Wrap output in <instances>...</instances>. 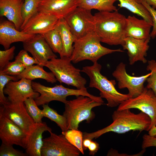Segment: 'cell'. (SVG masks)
Returning <instances> with one entry per match:
<instances>
[{"mask_svg":"<svg viewBox=\"0 0 156 156\" xmlns=\"http://www.w3.org/2000/svg\"><path fill=\"white\" fill-rule=\"evenodd\" d=\"M112 118V123L107 126L96 131L83 133V138L96 139L109 132L122 134L131 131H148L151 124L149 117L141 112L138 114L132 112L129 109L115 111Z\"/></svg>","mask_w":156,"mask_h":156,"instance_id":"cell-1","label":"cell"},{"mask_svg":"<svg viewBox=\"0 0 156 156\" xmlns=\"http://www.w3.org/2000/svg\"><path fill=\"white\" fill-rule=\"evenodd\" d=\"M94 31L101 42L110 45L124 43L126 17L118 12H99L94 15Z\"/></svg>","mask_w":156,"mask_h":156,"instance_id":"cell-2","label":"cell"},{"mask_svg":"<svg viewBox=\"0 0 156 156\" xmlns=\"http://www.w3.org/2000/svg\"><path fill=\"white\" fill-rule=\"evenodd\" d=\"M101 65L96 62L92 66L83 67L81 71L89 77V87L98 89L100 96L106 100L107 106L111 107L118 106L130 98L128 94H123L117 90L115 87V81L109 80L102 75L101 73Z\"/></svg>","mask_w":156,"mask_h":156,"instance_id":"cell-3","label":"cell"},{"mask_svg":"<svg viewBox=\"0 0 156 156\" xmlns=\"http://www.w3.org/2000/svg\"><path fill=\"white\" fill-rule=\"evenodd\" d=\"M99 37L94 31L77 39L74 43L70 58L74 63L88 60L93 63L102 56L115 52H123L120 49H112L103 46Z\"/></svg>","mask_w":156,"mask_h":156,"instance_id":"cell-4","label":"cell"},{"mask_svg":"<svg viewBox=\"0 0 156 156\" xmlns=\"http://www.w3.org/2000/svg\"><path fill=\"white\" fill-rule=\"evenodd\" d=\"M64 104L65 110L63 115L66 120L68 130L78 129L79 123L84 120L90 123L95 116L92 109L104 103L87 96L79 95L75 99L67 100Z\"/></svg>","mask_w":156,"mask_h":156,"instance_id":"cell-5","label":"cell"},{"mask_svg":"<svg viewBox=\"0 0 156 156\" xmlns=\"http://www.w3.org/2000/svg\"><path fill=\"white\" fill-rule=\"evenodd\" d=\"M31 84L34 90L40 94V95L34 99L38 106L48 104L53 101H60L65 104L67 101V97L70 96H86L98 102L104 103L102 98L100 96H96L90 94L86 88L80 89H71L66 88L61 84L49 87L39 82L32 81Z\"/></svg>","mask_w":156,"mask_h":156,"instance_id":"cell-6","label":"cell"},{"mask_svg":"<svg viewBox=\"0 0 156 156\" xmlns=\"http://www.w3.org/2000/svg\"><path fill=\"white\" fill-rule=\"evenodd\" d=\"M71 62L70 57L55 58L48 61L44 66L50 70L60 83L74 86L77 89L86 88L87 81L81 76V70L74 67Z\"/></svg>","mask_w":156,"mask_h":156,"instance_id":"cell-7","label":"cell"},{"mask_svg":"<svg viewBox=\"0 0 156 156\" xmlns=\"http://www.w3.org/2000/svg\"><path fill=\"white\" fill-rule=\"evenodd\" d=\"M131 109H139L149 117L151 121L149 130L156 127V95L151 89L144 87L140 94L124 101L117 110Z\"/></svg>","mask_w":156,"mask_h":156,"instance_id":"cell-8","label":"cell"},{"mask_svg":"<svg viewBox=\"0 0 156 156\" xmlns=\"http://www.w3.org/2000/svg\"><path fill=\"white\" fill-rule=\"evenodd\" d=\"M64 19L77 39L94 31V16L90 10L78 7Z\"/></svg>","mask_w":156,"mask_h":156,"instance_id":"cell-9","label":"cell"},{"mask_svg":"<svg viewBox=\"0 0 156 156\" xmlns=\"http://www.w3.org/2000/svg\"><path fill=\"white\" fill-rule=\"evenodd\" d=\"M49 137L43 139L41 156H79L80 151L71 144L61 134L57 135L52 131Z\"/></svg>","mask_w":156,"mask_h":156,"instance_id":"cell-10","label":"cell"},{"mask_svg":"<svg viewBox=\"0 0 156 156\" xmlns=\"http://www.w3.org/2000/svg\"><path fill=\"white\" fill-rule=\"evenodd\" d=\"M151 73L140 76H133L129 75L126 69V65L122 62L117 66L112 73L118 81L119 89H127L130 98L136 97L140 94L144 88V83L151 75Z\"/></svg>","mask_w":156,"mask_h":156,"instance_id":"cell-11","label":"cell"},{"mask_svg":"<svg viewBox=\"0 0 156 156\" xmlns=\"http://www.w3.org/2000/svg\"><path fill=\"white\" fill-rule=\"evenodd\" d=\"M0 112L19 127L27 135L35 123L27 112L24 102H9L0 107Z\"/></svg>","mask_w":156,"mask_h":156,"instance_id":"cell-12","label":"cell"},{"mask_svg":"<svg viewBox=\"0 0 156 156\" xmlns=\"http://www.w3.org/2000/svg\"><path fill=\"white\" fill-rule=\"evenodd\" d=\"M27 135L18 125L0 112V138L2 143L25 148Z\"/></svg>","mask_w":156,"mask_h":156,"instance_id":"cell-13","label":"cell"},{"mask_svg":"<svg viewBox=\"0 0 156 156\" xmlns=\"http://www.w3.org/2000/svg\"><path fill=\"white\" fill-rule=\"evenodd\" d=\"M19 80L10 81L4 88V93L7 95L10 102H24L27 98L35 99L40 95L39 93L33 89L32 81L25 78Z\"/></svg>","mask_w":156,"mask_h":156,"instance_id":"cell-14","label":"cell"},{"mask_svg":"<svg viewBox=\"0 0 156 156\" xmlns=\"http://www.w3.org/2000/svg\"><path fill=\"white\" fill-rule=\"evenodd\" d=\"M59 19L56 16L38 11L29 18L20 31L31 34L43 35L54 29Z\"/></svg>","mask_w":156,"mask_h":156,"instance_id":"cell-15","label":"cell"},{"mask_svg":"<svg viewBox=\"0 0 156 156\" xmlns=\"http://www.w3.org/2000/svg\"><path fill=\"white\" fill-rule=\"evenodd\" d=\"M23 45L24 49L30 53L41 66H44L48 61L57 57L42 35H36L23 42Z\"/></svg>","mask_w":156,"mask_h":156,"instance_id":"cell-16","label":"cell"},{"mask_svg":"<svg viewBox=\"0 0 156 156\" xmlns=\"http://www.w3.org/2000/svg\"><path fill=\"white\" fill-rule=\"evenodd\" d=\"M35 35L18 30L14 24L8 20L0 22V44L5 49L9 48L10 45L13 43L25 42Z\"/></svg>","mask_w":156,"mask_h":156,"instance_id":"cell-17","label":"cell"},{"mask_svg":"<svg viewBox=\"0 0 156 156\" xmlns=\"http://www.w3.org/2000/svg\"><path fill=\"white\" fill-rule=\"evenodd\" d=\"M78 5L79 0H42L38 11L49 13L59 19L64 18Z\"/></svg>","mask_w":156,"mask_h":156,"instance_id":"cell-18","label":"cell"},{"mask_svg":"<svg viewBox=\"0 0 156 156\" xmlns=\"http://www.w3.org/2000/svg\"><path fill=\"white\" fill-rule=\"evenodd\" d=\"M150 40H144L127 37L124 39L122 46L124 50H127L129 64H133L138 61L145 64L147 62L145 57L149 46Z\"/></svg>","mask_w":156,"mask_h":156,"instance_id":"cell-19","label":"cell"},{"mask_svg":"<svg viewBox=\"0 0 156 156\" xmlns=\"http://www.w3.org/2000/svg\"><path fill=\"white\" fill-rule=\"evenodd\" d=\"M52 131L44 122L35 123L27 135L25 148L27 155L41 156V151L43 144L42 134L45 131L49 132Z\"/></svg>","mask_w":156,"mask_h":156,"instance_id":"cell-20","label":"cell"},{"mask_svg":"<svg viewBox=\"0 0 156 156\" xmlns=\"http://www.w3.org/2000/svg\"><path fill=\"white\" fill-rule=\"evenodd\" d=\"M24 0H0V15L13 23L20 31L23 23L22 8Z\"/></svg>","mask_w":156,"mask_h":156,"instance_id":"cell-21","label":"cell"},{"mask_svg":"<svg viewBox=\"0 0 156 156\" xmlns=\"http://www.w3.org/2000/svg\"><path fill=\"white\" fill-rule=\"evenodd\" d=\"M153 25L144 19H139L134 16L126 18V37L150 40V30Z\"/></svg>","mask_w":156,"mask_h":156,"instance_id":"cell-22","label":"cell"},{"mask_svg":"<svg viewBox=\"0 0 156 156\" xmlns=\"http://www.w3.org/2000/svg\"><path fill=\"white\" fill-rule=\"evenodd\" d=\"M55 28L60 32L63 44L60 57H70L73 50V43L77 39L72 33L64 18L59 19Z\"/></svg>","mask_w":156,"mask_h":156,"instance_id":"cell-23","label":"cell"},{"mask_svg":"<svg viewBox=\"0 0 156 156\" xmlns=\"http://www.w3.org/2000/svg\"><path fill=\"white\" fill-rule=\"evenodd\" d=\"M43 67L37 64L27 67L21 74L16 76L18 80L25 78L31 81L35 79H41L51 83L56 82L57 80L53 73L51 72L46 71Z\"/></svg>","mask_w":156,"mask_h":156,"instance_id":"cell-24","label":"cell"},{"mask_svg":"<svg viewBox=\"0 0 156 156\" xmlns=\"http://www.w3.org/2000/svg\"><path fill=\"white\" fill-rule=\"evenodd\" d=\"M119 2L120 8L127 9L131 12L140 16L153 25L151 14L139 0H116Z\"/></svg>","mask_w":156,"mask_h":156,"instance_id":"cell-25","label":"cell"},{"mask_svg":"<svg viewBox=\"0 0 156 156\" xmlns=\"http://www.w3.org/2000/svg\"><path fill=\"white\" fill-rule=\"evenodd\" d=\"M116 0H79L78 7L91 10L112 12L118 10L114 5Z\"/></svg>","mask_w":156,"mask_h":156,"instance_id":"cell-26","label":"cell"},{"mask_svg":"<svg viewBox=\"0 0 156 156\" xmlns=\"http://www.w3.org/2000/svg\"><path fill=\"white\" fill-rule=\"evenodd\" d=\"M54 53L61 54L63 49L62 39L60 32L54 29L42 35Z\"/></svg>","mask_w":156,"mask_h":156,"instance_id":"cell-27","label":"cell"},{"mask_svg":"<svg viewBox=\"0 0 156 156\" xmlns=\"http://www.w3.org/2000/svg\"><path fill=\"white\" fill-rule=\"evenodd\" d=\"M42 112L44 117L47 118L55 122L60 128L62 132L67 130L66 119L63 115L59 114L56 111L50 107L48 104L42 105Z\"/></svg>","mask_w":156,"mask_h":156,"instance_id":"cell-28","label":"cell"},{"mask_svg":"<svg viewBox=\"0 0 156 156\" xmlns=\"http://www.w3.org/2000/svg\"><path fill=\"white\" fill-rule=\"evenodd\" d=\"M41 0H24L22 8L23 23L21 28L29 18L38 11V7Z\"/></svg>","mask_w":156,"mask_h":156,"instance_id":"cell-29","label":"cell"},{"mask_svg":"<svg viewBox=\"0 0 156 156\" xmlns=\"http://www.w3.org/2000/svg\"><path fill=\"white\" fill-rule=\"evenodd\" d=\"M62 133L71 144L77 148L82 154H84L83 147V133L78 129H71Z\"/></svg>","mask_w":156,"mask_h":156,"instance_id":"cell-30","label":"cell"},{"mask_svg":"<svg viewBox=\"0 0 156 156\" xmlns=\"http://www.w3.org/2000/svg\"><path fill=\"white\" fill-rule=\"evenodd\" d=\"M26 111L35 123L42 122V119L44 117L42 110L38 107L34 99L28 98L24 102Z\"/></svg>","mask_w":156,"mask_h":156,"instance_id":"cell-31","label":"cell"},{"mask_svg":"<svg viewBox=\"0 0 156 156\" xmlns=\"http://www.w3.org/2000/svg\"><path fill=\"white\" fill-rule=\"evenodd\" d=\"M25 68L21 63L14 60L10 62L2 70H0V73L17 76L21 74Z\"/></svg>","mask_w":156,"mask_h":156,"instance_id":"cell-32","label":"cell"},{"mask_svg":"<svg viewBox=\"0 0 156 156\" xmlns=\"http://www.w3.org/2000/svg\"><path fill=\"white\" fill-rule=\"evenodd\" d=\"M147 62L146 69L148 71H150L151 74L146 80V87L151 89L156 95V61L151 60Z\"/></svg>","mask_w":156,"mask_h":156,"instance_id":"cell-33","label":"cell"},{"mask_svg":"<svg viewBox=\"0 0 156 156\" xmlns=\"http://www.w3.org/2000/svg\"><path fill=\"white\" fill-rule=\"evenodd\" d=\"M18 80L16 76L0 73V103L1 105H5L9 102L7 97L4 95L3 92V90L6 85L10 81Z\"/></svg>","mask_w":156,"mask_h":156,"instance_id":"cell-34","label":"cell"},{"mask_svg":"<svg viewBox=\"0 0 156 156\" xmlns=\"http://www.w3.org/2000/svg\"><path fill=\"white\" fill-rule=\"evenodd\" d=\"M27 51L23 49L21 50L15 57V60L23 64L25 68L34 64H39L38 62L33 57L28 54Z\"/></svg>","mask_w":156,"mask_h":156,"instance_id":"cell-35","label":"cell"},{"mask_svg":"<svg viewBox=\"0 0 156 156\" xmlns=\"http://www.w3.org/2000/svg\"><path fill=\"white\" fill-rule=\"evenodd\" d=\"M15 49V47L13 46L5 50L0 51V70L13 59Z\"/></svg>","mask_w":156,"mask_h":156,"instance_id":"cell-36","label":"cell"},{"mask_svg":"<svg viewBox=\"0 0 156 156\" xmlns=\"http://www.w3.org/2000/svg\"><path fill=\"white\" fill-rule=\"evenodd\" d=\"M25 153L15 149L13 145L2 143L0 147V156H25Z\"/></svg>","mask_w":156,"mask_h":156,"instance_id":"cell-37","label":"cell"},{"mask_svg":"<svg viewBox=\"0 0 156 156\" xmlns=\"http://www.w3.org/2000/svg\"><path fill=\"white\" fill-rule=\"evenodd\" d=\"M139 0L146 7L151 16L153 21V29L151 32L150 36L151 38L154 39L156 36V10L144 0Z\"/></svg>","mask_w":156,"mask_h":156,"instance_id":"cell-38","label":"cell"},{"mask_svg":"<svg viewBox=\"0 0 156 156\" xmlns=\"http://www.w3.org/2000/svg\"><path fill=\"white\" fill-rule=\"evenodd\" d=\"M142 149H146L151 147H156V136L145 134L142 137Z\"/></svg>","mask_w":156,"mask_h":156,"instance_id":"cell-39","label":"cell"},{"mask_svg":"<svg viewBox=\"0 0 156 156\" xmlns=\"http://www.w3.org/2000/svg\"><path fill=\"white\" fill-rule=\"evenodd\" d=\"M99 148V144L96 141L92 140L88 148L89 151V154L92 156H94Z\"/></svg>","mask_w":156,"mask_h":156,"instance_id":"cell-40","label":"cell"},{"mask_svg":"<svg viewBox=\"0 0 156 156\" xmlns=\"http://www.w3.org/2000/svg\"><path fill=\"white\" fill-rule=\"evenodd\" d=\"M92 139L88 138H83V149L85 150L88 148L90 145Z\"/></svg>","mask_w":156,"mask_h":156,"instance_id":"cell-41","label":"cell"},{"mask_svg":"<svg viewBox=\"0 0 156 156\" xmlns=\"http://www.w3.org/2000/svg\"><path fill=\"white\" fill-rule=\"evenodd\" d=\"M154 9H156V0H143Z\"/></svg>","mask_w":156,"mask_h":156,"instance_id":"cell-42","label":"cell"},{"mask_svg":"<svg viewBox=\"0 0 156 156\" xmlns=\"http://www.w3.org/2000/svg\"><path fill=\"white\" fill-rule=\"evenodd\" d=\"M148 131V134L150 135L156 136V127L151 129Z\"/></svg>","mask_w":156,"mask_h":156,"instance_id":"cell-43","label":"cell"},{"mask_svg":"<svg viewBox=\"0 0 156 156\" xmlns=\"http://www.w3.org/2000/svg\"></svg>","mask_w":156,"mask_h":156,"instance_id":"cell-44","label":"cell"}]
</instances>
